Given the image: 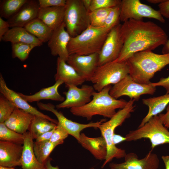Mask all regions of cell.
Returning a JSON list of instances; mask_svg holds the SVG:
<instances>
[{
	"label": "cell",
	"mask_w": 169,
	"mask_h": 169,
	"mask_svg": "<svg viewBox=\"0 0 169 169\" xmlns=\"http://www.w3.org/2000/svg\"><path fill=\"white\" fill-rule=\"evenodd\" d=\"M120 32L123 45L116 60L120 62L126 61L136 53L164 45L168 39L164 30L151 21L129 19L121 24Z\"/></svg>",
	"instance_id": "6da1fadb"
},
{
	"label": "cell",
	"mask_w": 169,
	"mask_h": 169,
	"mask_svg": "<svg viewBox=\"0 0 169 169\" xmlns=\"http://www.w3.org/2000/svg\"><path fill=\"white\" fill-rule=\"evenodd\" d=\"M129 75L136 82L142 84L150 83L156 73L169 64V54H159L151 51L136 53L126 61Z\"/></svg>",
	"instance_id": "7a4b0ae2"
},
{
	"label": "cell",
	"mask_w": 169,
	"mask_h": 169,
	"mask_svg": "<svg viewBox=\"0 0 169 169\" xmlns=\"http://www.w3.org/2000/svg\"><path fill=\"white\" fill-rule=\"evenodd\" d=\"M111 88V85H108L99 92L95 91L90 102L82 106L70 109L71 113L87 120L96 115L110 119L116 114L117 109H123L127 102L123 99L117 100L112 97L109 93Z\"/></svg>",
	"instance_id": "3957f363"
},
{
	"label": "cell",
	"mask_w": 169,
	"mask_h": 169,
	"mask_svg": "<svg viewBox=\"0 0 169 169\" xmlns=\"http://www.w3.org/2000/svg\"><path fill=\"white\" fill-rule=\"evenodd\" d=\"M135 101L133 99H130L124 108L116 112L110 120L102 123L98 127L101 136L106 141L107 148L106 156L101 167L102 168L113 158L125 157L126 154L125 150L117 147L113 143L112 137L115 129L121 125L126 119L130 117L131 113L134 111Z\"/></svg>",
	"instance_id": "277c9868"
},
{
	"label": "cell",
	"mask_w": 169,
	"mask_h": 169,
	"mask_svg": "<svg viewBox=\"0 0 169 169\" xmlns=\"http://www.w3.org/2000/svg\"><path fill=\"white\" fill-rule=\"evenodd\" d=\"M110 31L104 27H95L90 25L79 35L71 37L68 45L69 55L99 54Z\"/></svg>",
	"instance_id": "5b68a950"
},
{
	"label": "cell",
	"mask_w": 169,
	"mask_h": 169,
	"mask_svg": "<svg viewBox=\"0 0 169 169\" xmlns=\"http://www.w3.org/2000/svg\"><path fill=\"white\" fill-rule=\"evenodd\" d=\"M125 137L127 141L148 139L151 142L152 150L157 146L169 144V131L158 115L152 117L137 129L130 131Z\"/></svg>",
	"instance_id": "8992f818"
},
{
	"label": "cell",
	"mask_w": 169,
	"mask_h": 169,
	"mask_svg": "<svg viewBox=\"0 0 169 169\" xmlns=\"http://www.w3.org/2000/svg\"><path fill=\"white\" fill-rule=\"evenodd\" d=\"M129 73L126 61L115 60L98 66L90 81L95 90L99 92L107 86L118 83Z\"/></svg>",
	"instance_id": "52a82bcc"
},
{
	"label": "cell",
	"mask_w": 169,
	"mask_h": 169,
	"mask_svg": "<svg viewBox=\"0 0 169 169\" xmlns=\"http://www.w3.org/2000/svg\"><path fill=\"white\" fill-rule=\"evenodd\" d=\"M89 13L82 0H66L64 23L71 37L79 35L90 25Z\"/></svg>",
	"instance_id": "ba28073f"
},
{
	"label": "cell",
	"mask_w": 169,
	"mask_h": 169,
	"mask_svg": "<svg viewBox=\"0 0 169 169\" xmlns=\"http://www.w3.org/2000/svg\"><path fill=\"white\" fill-rule=\"evenodd\" d=\"M120 21L124 22L130 19L142 20L144 18H152L162 23L165 20L159 10L141 3L139 0H122L120 4Z\"/></svg>",
	"instance_id": "9c48e42d"
},
{
	"label": "cell",
	"mask_w": 169,
	"mask_h": 169,
	"mask_svg": "<svg viewBox=\"0 0 169 169\" xmlns=\"http://www.w3.org/2000/svg\"><path fill=\"white\" fill-rule=\"evenodd\" d=\"M156 90V87L152 85L151 82L148 84L138 83L135 81L129 74L111 87L109 93L112 97L116 99L126 95L131 99L138 101L141 95H153Z\"/></svg>",
	"instance_id": "30bf717a"
},
{
	"label": "cell",
	"mask_w": 169,
	"mask_h": 169,
	"mask_svg": "<svg viewBox=\"0 0 169 169\" xmlns=\"http://www.w3.org/2000/svg\"><path fill=\"white\" fill-rule=\"evenodd\" d=\"M121 25L120 24L115 26L108 33L99 53L98 66L118 59L123 45L120 32Z\"/></svg>",
	"instance_id": "8fae6325"
},
{
	"label": "cell",
	"mask_w": 169,
	"mask_h": 169,
	"mask_svg": "<svg viewBox=\"0 0 169 169\" xmlns=\"http://www.w3.org/2000/svg\"><path fill=\"white\" fill-rule=\"evenodd\" d=\"M37 105L40 109L53 113L57 118L58 124L60 125L65 129L69 135L75 138L79 143L80 140V132L83 130L90 127L98 128L100 124L106 121V119H102L96 122H91L86 124H81L67 119L62 112L58 111L55 109V106L51 103L45 104L37 102Z\"/></svg>",
	"instance_id": "7c38bea8"
},
{
	"label": "cell",
	"mask_w": 169,
	"mask_h": 169,
	"mask_svg": "<svg viewBox=\"0 0 169 169\" xmlns=\"http://www.w3.org/2000/svg\"><path fill=\"white\" fill-rule=\"evenodd\" d=\"M65 86L68 89L67 92L63 93L66 98L63 102L56 105L57 109L82 106L91 101V97L95 92L93 86L87 84L82 85L80 88L73 85Z\"/></svg>",
	"instance_id": "4fadbf2b"
},
{
	"label": "cell",
	"mask_w": 169,
	"mask_h": 169,
	"mask_svg": "<svg viewBox=\"0 0 169 169\" xmlns=\"http://www.w3.org/2000/svg\"><path fill=\"white\" fill-rule=\"evenodd\" d=\"M151 150L143 158L139 159L136 154L130 152L125 157V161L109 164L110 169H157L159 161L158 156Z\"/></svg>",
	"instance_id": "5bb4252c"
},
{
	"label": "cell",
	"mask_w": 169,
	"mask_h": 169,
	"mask_svg": "<svg viewBox=\"0 0 169 169\" xmlns=\"http://www.w3.org/2000/svg\"><path fill=\"white\" fill-rule=\"evenodd\" d=\"M99 54L88 55L70 54L66 61L85 81H90L97 68Z\"/></svg>",
	"instance_id": "9a60e30c"
},
{
	"label": "cell",
	"mask_w": 169,
	"mask_h": 169,
	"mask_svg": "<svg viewBox=\"0 0 169 169\" xmlns=\"http://www.w3.org/2000/svg\"><path fill=\"white\" fill-rule=\"evenodd\" d=\"M0 92L3 96L11 102L16 108L36 115L46 119L56 124L58 121L45 115L36 108L30 105L25 100L14 91L9 89L1 74L0 75Z\"/></svg>",
	"instance_id": "2e32d148"
},
{
	"label": "cell",
	"mask_w": 169,
	"mask_h": 169,
	"mask_svg": "<svg viewBox=\"0 0 169 169\" xmlns=\"http://www.w3.org/2000/svg\"><path fill=\"white\" fill-rule=\"evenodd\" d=\"M71 37L66 30L64 23L54 30L48 42L51 54L54 56H58L66 62L69 55L68 45Z\"/></svg>",
	"instance_id": "e0dca14e"
},
{
	"label": "cell",
	"mask_w": 169,
	"mask_h": 169,
	"mask_svg": "<svg viewBox=\"0 0 169 169\" xmlns=\"http://www.w3.org/2000/svg\"><path fill=\"white\" fill-rule=\"evenodd\" d=\"M40 8L38 0H28L15 14L7 20L10 28L24 27L38 18Z\"/></svg>",
	"instance_id": "ac0fdd59"
},
{
	"label": "cell",
	"mask_w": 169,
	"mask_h": 169,
	"mask_svg": "<svg viewBox=\"0 0 169 169\" xmlns=\"http://www.w3.org/2000/svg\"><path fill=\"white\" fill-rule=\"evenodd\" d=\"M23 145L0 141V166L11 167L21 166Z\"/></svg>",
	"instance_id": "d6986e66"
},
{
	"label": "cell",
	"mask_w": 169,
	"mask_h": 169,
	"mask_svg": "<svg viewBox=\"0 0 169 169\" xmlns=\"http://www.w3.org/2000/svg\"><path fill=\"white\" fill-rule=\"evenodd\" d=\"M56 81L60 80L65 85H81L85 81L66 61L58 57L56 62V73L54 75Z\"/></svg>",
	"instance_id": "ffe728a7"
},
{
	"label": "cell",
	"mask_w": 169,
	"mask_h": 169,
	"mask_svg": "<svg viewBox=\"0 0 169 169\" xmlns=\"http://www.w3.org/2000/svg\"><path fill=\"white\" fill-rule=\"evenodd\" d=\"M23 149L21 159L22 169H46L44 164L40 162L34 153L33 146V139L29 132L23 134Z\"/></svg>",
	"instance_id": "44dd1931"
},
{
	"label": "cell",
	"mask_w": 169,
	"mask_h": 169,
	"mask_svg": "<svg viewBox=\"0 0 169 169\" xmlns=\"http://www.w3.org/2000/svg\"><path fill=\"white\" fill-rule=\"evenodd\" d=\"M33 117L32 114L16 108L4 123L12 130L23 134L28 130Z\"/></svg>",
	"instance_id": "7402d4cb"
},
{
	"label": "cell",
	"mask_w": 169,
	"mask_h": 169,
	"mask_svg": "<svg viewBox=\"0 0 169 169\" xmlns=\"http://www.w3.org/2000/svg\"><path fill=\"white\" fill-rule=\"evenodd\" d=\"M79 143L89 151L96 159L100 161L105 160L107 148L106 141L103 136L90 137L84 133H81Z\"/></svg>",
	"instance_id": "603a6c76"
},
{
	"label": "cell",
	"mask_w": 169,
	"mask_h": 169,
	"mask_svg": "<svg viewBox=\"0 0 169 169\" xmlns=\"http://www.w3.org/2000/svg\"><path fill=\"white\" fill-rule=\"evenodd\" d=\"M65 6L40 8L38 18L54 30L63 23Z\"/></svg>",
	"instance_id": "cb8c5ba5"
},
{
	"label": "cell",
	"mask_w": 169,
	"mask_h": 169,
	"mask_svg": "<svg viewBox=\"0 0 169 169\" xmlns=\"http://www.w3.org/2000/svg\"><path fill=\"white\" fill-rule=\"evenodd\" d=\"M2 41L11 44L23 43L40 46L43 43L28 31L24 27L11 28L3 36Z\"/></svg>",
	"instance_id": "d4e9b609"
},
{
	"label": "cell",
	"mask_w": 169,
	"mask_h": 169,
	"mask_svg": "<svg viewBox=\"0 0 169 169\" xmlns=\"http://www.w3.org/2000/svg\"><path fill=\"white\" fill-rule=\"evenodd\" d=\"M63 83L61 81H57L53 85L42 89L39 91L31 95H25L21 93H18L28 102H38L43 100H50L62 102L65 99L59 94L58 89Z\"/></svg>",
	"instance_id": "484cf974"
},
{
	"label": "cell",
	"mask_w": 169,
	"mask_h": 169,
	"mask_svg": "<svg viewBox=\"0 0 169 169\" xmlns=\"http://www.w3.org/2000/svg\"><path fill=\"white\" fill-rule=\"evenodd\" d=\"M143 103L149 108L148 112L143 119L138 127L143 126L152 117L163 111L169 104V94L163 95L144 99L142 100Z\"/></svg>",
	"instance_id": "4316f807"
},
{
	"label": "cell",
	"mask_w": 169,
	"mask_h": 169,
	"mask_svg": "<svg viewBox=\"0 0 169 169\" xmlns=\"http://www.w3.org/2000/svg\"><path fill=\"white\" fill-rule=\"evenodd\" d=\"M24 28L29 33L43 43L48 42L54 31L53 30L38 18L28 23Z\"/></svg>",
	"instance_id": "83f0119b"
},
{
	"label": "cell",
	"mask_w": 169,
	"mask_h": 169,
	"mask_svg": "<svg viewBox=\"0 0 169 169\" xmlns=\"http://www.w3.org/2000/svg\"><path fill=\"white\" fill-rule=\"evenodd\" d=\"M57 125L46 119L34 115L28 131L33 139H36L43 134L54 129Z\"/></svg>",
	"instance_id": "f1b7e54d"
},
{
	"label": "cell",
	"mask_w": 169,
	"mask_h": 169,
	"mask_svg": "<svg viewBox=\"0 0 169 169\" xmlns=\"http://www.w3.org/2000/svg\"><path fill=\"white\" fill-rule=\"evenodd\" d=\"M64 142H53L49 141L34 142L33 150L38 161L44 164L54 149L58 145L63 143Z\"/></svg>",
	"instance_id": "f546056e"
},
{
	"label": "cell",
	"mask_w": 169,
	"mask_h": 169,
	"mask_svg": "<svg viewBox=\"0 0 169 169\" xmlns=\"http://www.w3.org/2000/svg\"><path fill=\"white\" fill-rule=\"evenodd\" d=\"M28 0H3L0 4V17L8 19L15 14Z\"/></svg>",
	"instance_id": "4dcf8cb0"
},
{
	"label": "cell",
	"mask_w": 169,
	"mask_h": 169,
	"mask_svg": "<svg viewBox=\"0 0 169 169\" xmlns=\"http://www.w3.org/2000/svg\"><path fill=\"white\" fill-rule=\"evenodd\" d=\"M0 141L23 145L24 136L8 128L4 123H0Z\"/></svg>",
	"instance_id": "1f68e13d"
},
{
	"label": "cell",
	"mask_w": 169,
	"mask_h": 169,
	"mask_svg": "<svg viewBox=\"0 0 169 169\" xmlns=\"http://www.w3.org/2000/svg\"><path fill=\"white\" fill-rule=\"evenodd\" d=\"M112 8H100L90 12L89 15L90 25L95 27H103Z\"/></svg>",
	"instance_id": "d6a6232c"
},
{
	"label": "cell",
	"mask_w": 169,
	"mask_h": 169,
	"mask_svg": "<svg viewBox=\"0 0 169 169\" xmlns=\"http://www.w3.org/2000/svg\"><path fill=\"white\" fill-rule=\"evenodd\" d=\"M12 56L18 58L22 61H25L28 57L31 51L36 46L23 43L11 44Z\"/></svg>",
	"instance_id": "836d02e7"
},
{
	"label": "cell",
	"mask_w": 169,
	"mask_h": 169,
	"mask_svg": "<svg viewBox=\"0 0 169 169\" xmlns=\"http://www.w3.org/2000/svg\"><path fill=\"white\" fill-rule=\"evenodd\" d=\"M16 107L2 95L0 96V123H4Z\"/></svg>",
	"instance_id": "e575fe53"
},
{
	"label": "cell",
	"mask_w": 169,
	"mask_h": 169,
	"mask_svg": "<svg viewBox=\"0 0 169 169\" xmlns=\"http://www.w3.org/2000/svg\"><path fill=\"white\" fill-rule=\"evenodd\" d=\"M120 5L112 8L107 17L103 27L110 31L120 24Z\"/></svg>",
	"instance_id": "d590c367"
},
{
	"label": "cell",
	"mask_w": 169,
	"mask_h": 169,
	"mask_svg": "<svg viewBox=\"0 0 169 169\" xmlns=\"http://www.w3.org/2000/svg\"><path fill=\"white\" fill-rule=\"evenodd\" d=\"M120 0H92L89 12L102 8H112L121 4Z\"/></svg>",
	"instance_id": "8d00e7d4"
},
{
	"label": "cell",
	"mask_w": 169,
	"mask_h": 169,
	"mask_svg": "<svg viewBox=\"0 0 169 169\" xmlns=\"http://www.w3.org/2000/svg\"><path fill=\"white\" fill-rule=\"evenodd\" d=\"M69 135L68 132L60 125L58 124L49 141L53 142L64 141Z\"/></svg>",
	"instance_id": "74e56055"
},
{
	"label": "cell",
	"mask_w": 169,
	"mask_h": 169,
	"mask_svg": "<svg viewBox=\"0 0 169 169\" xmlns=\"http://www.w3.org/2000/svg\"><path fill=\"white\" fill-rule=\"evenodd\" d=\"M40 8H46L53 7L64 6L66 0H38Z\"/></svg>",
	"instance_id": "f35d334b"
},
{
	"label": "cell",
	"mask_w": 169,
	"mask_h": 169,
	"mask_svg": "<svg viewBox=\"0 0 169 169\" xmlns=\"http://www.w3.org/2000/svg\"><path fill=\"white\" fill-rule=\"evenodd\" d=\"M158 10L163 17L169 18V0H163L158 5Z\"/></svg>",
	"instance_id": "ab89813d"
},
{
	"label": "cell",
	"mask_w": 169,
	"mask_h": 169,
	"mask_svg": "<svg viewBox=\"0 0 169 169\" xmlns=\"http://www.w3.org/2000/svg\"><path fill=\"white\" fill-rule=\"evenodd\" d=\"M151 84L156 87L160 86L164 87L166 90V93L169 94V76L166 78H161L158 82H151Z\"/></svg>",
	"instance_id": "60d3db41"
},
{
	"label": "cell",
	"mask_w": 169,
	"mask_h": 169,
	"mask_svg": "<svg viewBox=\"0 0 169 169\" xmlns=\"http://www.w3.org/2000/svg\"><path fill=\"white\" fill-rule=\"evenodd\" d=\"M9 25L7 21L0 17V41H2L3 36L9 30Z\"/></svg>",
	"instance_id": "b9f144b4"
},
{
	"label": "cell",
	"mask_w": 169,
	"mask_h": 169,
	"mask_svg": "<svg viewBox=\"0 0 169 169\" xmlns=\"http://www.w3.org/2000/svg\"><path fill=\"white\" fill-rule=\"evenodd\" d=\"M158 116L165 126L169 129V105L167 106L166 113L159 114Z\"/></svg>",
	"instance_id": "7bdbcfd3"
},
{
	"label": "cell",
	"mask_w": 169,
	"mask_h": 169,
	"mask_svg": "<svg viewBox=\"0 0 169 169\" xmlns=\"http://www.w3.org/2000/svg\"><path fill=\"white\" fill-rule=\"evenodd\" d=\"M56 127L53 129L46 132L41 135L36 139L35 141L36 142H41L49 141Z\"/></svg>",
	"instance_id": "ee69618b"
},
{
	"label": "cell",
	"mask_w": 169,
	"mask_h": 169,
	"mask_svg": "<svg viewBox=\"0 0 169 169\" xmlns=\"http://www.w3.org/2000/svg\"><path fill=\"white\" fill-rule=\"evenodd\" d=\"M126 138L125 137H123L120 135L114 133L112 137V141L115 145L118 144L124 141H126Z\"/></svg>",
	"instance_id": "f6af8a7d"
},
{
	"label": "cell",
	"mask_w": 169,
	"mask_h": 169,
	"mask_svg": "<svg viewBox=\"0 0 169 169\" xmlns=\"http://www.w3.org/2000/svg\"><path fill=\"white\" fill-rule=\"evenodd\" d=\"M52 159L49 157L48 158L44 163L46 169H59L58 166H54L52 165L51 161Z\"/></svg>",
	"instance_id": "bcb514c9"
},
{
	"label": "cell",
	"mask_w": 169,
	"mask_h": 169,
	"mask_svg": "<svg viewBox=\"0 0 169 169\" xmlns=\"http://www.w3.org/2000/svg\"><path fill=\"white\" fill-rule=\"evenodd\" d=\"M168 19L169 20V18ZM163 46L161 51L162 54H169V38L166 43Z\"/></svg>",
	"instance_id": "7dc6e473"
},
{
	"label": "cell",
	"mask_w": 169,
	"mask_h": 169,
	"mask_svg": "<svg viewBox=\"0 0 169 169\" xmlns=\"http://www.w3.org/2000/svg\"><path fill=\"white\" fill-rule=\"evenodd\" d=\"M161 158L165 164V169H169V156H162Z\"/></svg>",
	"instance_id": "c3c4849f"
},
{
	"label": "cell",
	"mask_w": 169,
	"mask_h": 169,
	"mask_svg": "<svg viewBox=\"0 0 169 169\" xmlns=\"http://www.w3.org/2000/svg\"><path fill=\"white\" fill-rule=\"evenodd\" d=\"M92 0H82V1L85 8L87 11L89 13L90 8V6Z\"/></svg>",
	"instance_id": "681fc988"
},
{
	"label": "cell",
	"mask_w": 169,
	"mask_h": 169,
	"mask_svg": "<svg viewBox=\"0 0 169 169\" xmlns=\"http://www.w3.org/2000/svg\"><path fill=\"white\" fill-rule=\"evenodd\" d=\"M0 169H15L14 167H6L0 166Z\"/></svg>",
	"instance_id": "f907efd6"
},
{
	"label": "cell",
	"mask_w": 169,
	"mask_h": 169,
	"mask_svg": "<svg viewBox=\"0 0 169 169\" xmlns=\"http://www.w3.org/2000/svg\"><path fill=\"white\" fill-rule=\"evenodd\" d=\"M89 169H95V168L94 167H91Z\"/></svg>",
	"instance_id": "816d5d0a"
}]
</instances>
